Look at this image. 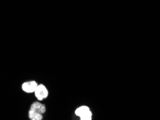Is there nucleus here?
Returning <instances> with one entry per match:
<instances>
[{
	"label": "nucleus",
	"mask_w": 160,
	"mask_h": 120,
	"mask_svg": "<svg viewBox=\"0 0 160 120\" xmlns=\"http://www.w3.org/2000/svg\"><path fill=\"white\" fill-rule=\"evenodd\" d=\"M48 90L46 88V86L43 84H38V86H37L34 92V95L36 96L38 101L41 102L43 101L48 96Z\"/></svg>",
	"instance_id": "f257e3e1"
},
{
	"label": "nucleus",
	"mask_w": 160,
	"mask_h": 120,
	"mask_svg": "<svg viewBox=\"0 0 160 120\" xmlns=\"http://www.w3.org/2000/svg\"><path fill=\"white\" fill-rule=\"evenodd\" d=\"M38 86V83H37L36 81H28L22 83L21 88L25 93L34 94Z\"/></svg>",
	"instance_id": "f03ea898"
},
{
	"label": "nucleus",
	"mask_w": 160,
	"mask_h": 120,
	"mask_svg": "<svg viewBox=\"0 0 160 120\" xmlns=\"http://www.w3.org/2000/svg\"><path fill=\"white\" fill-rule=\"evenodd\" d=\"M30 109H33L35 111L41 113L42 114H44L46 112V105L41 103V102H39V101H36V102H32L31 103V105H30Z\"/></svg>",
	"instance_id": "7ed1b4c3"
},
{
	"label": "nucleus",
	"mask_w": 160,
	"mask_h": 120,
	"mask_svg": "<svg viewBox=\"0 0 160 120\" xmlns=\"http://www.w3.org/2000/svg\"><path fill=\"white\" fill-rule=\"evenodd\" d=\"M92 113V111L89 109V107H88V106L83 105L81 106V107H79L78 108H77L76 110L74 111V114L77 117H82L84 116H85L87 114H89Z\"/></svg>",
	"instance_id": "20e7f679"
},
{
	"label": "nucleus",
	"mask_w": 160,
	"mask_h": 120,
	"mask_svg": "<svg viewBox=\"0 0 160 120\" xmlns=\"http://www.w3.org/2000/svg\"><path fill=\"white\" fill-rule=\"evenodd\" d=\"M28 117L30 120H43V114L35 111L33 109H30L28 111Z\"/></svg>",
	"instance_id": "39448f33"
},
{
	"label": "nucleus",
	"mask_w": 160,
	"mask_h": 120,
	"mask_svg": "<svg viewBox=\"0 0 160 120\" xmlns=\"http://www.w3.org/2000/svg\"><path fill=\"white\" fill-rule=\"evenodd\" d=\"M79 120H92V112L89 114L85 115V116L80 117Z\"/></svg>",
	"instance_id": "423d86ee"
}]
</instances>
